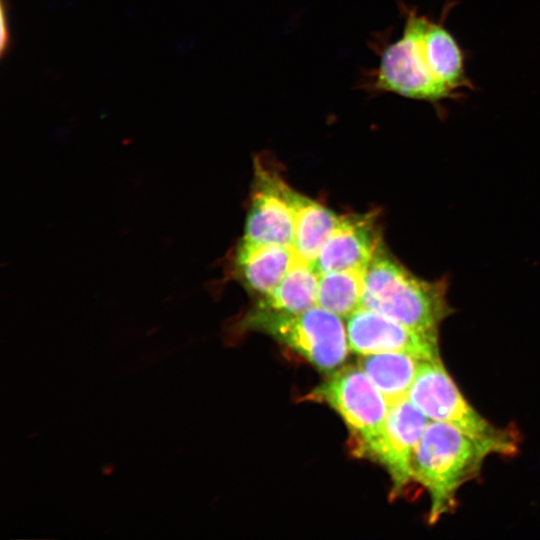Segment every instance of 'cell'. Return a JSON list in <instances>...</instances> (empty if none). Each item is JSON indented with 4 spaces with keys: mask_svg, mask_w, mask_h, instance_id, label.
<instances>
[{
    "mask_svg": "<svg viewBox=\"0 0 540 540\" xmlns=\"http://www.w3.org/2000/svg\"><path fill=\"white\" fill-rule=\"evenodd\" d=\"M452 5L448 3L435 20L401 3L402 34L380 50L379 63L365 81V89L424 101L439 111L445 101L462 99L473 90L464 51L445 26Z\"/></svg>",
    "mask_w": 540,
    "mask_h": 540,
    "instance_id": "cell-1",
    "label": "cell"
},
{
    "mask_svg": "<svg viewBox=\"0 0 540 540\" xmlns=\"http://www.w3.org/2000/svg\"><path fill=\"white\" fill-rule=\"evenodd\" d=\"M446 294L444 280L430 282L415 276L382 243L365 273L361 307L438 335L439 326L452 311Z\"/></svg>",
    "mask_w": 540,
    "mask_h": 540,
    "instance_id": "cell-2",
    "label": "cell"
},
{
    "mask_svg": "<svg viewBox=\"0 0 540 540\" xmlns=\"http://www.w3.org/2000/svg\"><path fill=\"white\" fill-rule=\"evenodd\" d=\"M490 454H496L490 445L457 427L429 421L415 449L412 470L414 480L429 493L430 524L456 507L459 488L478 475Z\"/></svg>",
    "mask_w": 540,
    "mask_h": 540,
    "instance_id": "cell-3",
    "label": "cell"
},
{
    "mask_svg": "<svg viewBox=\"0 0 540 540\" xmlns=\"http://www.w3.org/2000/svg\"><path fill=\"white\" fill-rule=\"evenodd\" d=\"M240 326L271 336L327 373L341 368L349 351L343 319L319 306L299 313L254 307Z\"/></svg>",
    "mask_w": 540,
    "mask_h": 540,
    "instance_id": "cell-4",
    "label": "cell"
},
{
    "mask_svg": "<svg viewBox=\"0 0 540 540\" xmlns=\"http://www.w3.org/2000/svg\"><path fill=\"white\" fill-rule=\"evenodd\" d=\"M407 398L429 420L457 427L490 445L496 454L512 455L517 451V435L482 417L466 401L440 358L422 361Z\"/></svg>",
    "mask_w": 540,
    "mask_h": 540,
    "instance_id": "cell-5",
    "label": "cell"
},
{
    "mask_svg": "<svg viewBox=\"0 0 540 540\" xmlns=\"http://www.w3.org/2000/svg\"><path fill=\"white\" fill-rule=\"evenodd\" d=\"M306 399L327 404L335 410L351 431L353 452L373 459L382 438L389 404L359 366L339 368Z\"/></svg>",
    "mask_w": 540,
    "mask_h": 540,
    "instance_id": "cell-6",
    "label": "cell"
},
{
    "mask_svg": "<svg viewBox=\"0 0 540 540\" xmlns=\"http://www.w3.org/2000/svg\"><path fill=\"white\" fill-rule=\"evenodd\" d=\"M255 164V178L241 241L293 247V197L296 190L259 160Z\"/></svg>",
    "mask_w": 540,
    "mask_h": 540,
    "instance_id": "cell-7",
    "label": "cell"
},
{
    "mask_svg": "<svg viewBox=\"0 0 540 540\" xmlns=\"http://www.w3.org/2000/svg\"><path fill=\"white\" fill-rule=\"evenodd\" d=\"M345 320L349 349L357 354L403 352L421 360L440 358L438 335L417 331L363 307Z\"/></svg>",
    "mask_w": 540,
    "mask_h": 540,
    "instance_id": "cell-8",
    "label": "cell"
},
{
    "mask_svg": "<svg viewBox=\"0 0 540 540\" xmlns=\"http://www.w3.org/2000/svg\"><path fill=\"white\" fill-rule=\"evenodd\" d=\"M428 423L427 416L408 398L389 405L382 438L373 459L390 475L393 499L414 480L412 460Z\"/></svg>",
    "mask_w": 540,
    "mask_h": 540,
    "instance_id": "cell-9",
    "label": "cell"
},
{
    "mask_svg": "<svg viewBox=\"0 0 540 540\" xmlns=\"http://www.w3.org/2000/svg\"><path fill=\"white\" fill-rule=\"evenodd\" d=\"M382 245L373 214L341 215L322 247L315 266L319 274L339 270H367Z\"/></svg>",
    "mask_w": 540,
    "mask_h": 540,
    "instance_id": "cell-10",
    "label": "cell"
},
{
    "mask_svg": "<svg viewBox=\"0 0 540 540\" xmlns=\"http://www.w3.org/2000/svg\"><path fill=\"white\" fill-rule=\"evenodd\" d=\"M296 254L292 246L240 241L236 269L246 287L259 297L270 293L284 278Z\"/></svg>",
    "mask_w": 540,
    "mask_h": 540,
    "instance_id": "cell-11",
    "label": "cell"
},
{
    "mask_svg": "<svg viewBox=\"0 0 540 540\" xmlns=\"http://www.w3.org/2000/svg\"><path fill=\"white\" fill-rule=\"evenodd\" d=\"M293 206L294 252L299 259L315 264L340 215L297 191L294 193Z\"/></svg>",
    "mask_w": 540,
    "mask_h": 540,
    "instance_id": "cell-12",
    "label": "cell"
},
{
    "mask_svg": "<svg viewBox=\"0 0 540 540\" xmlns=\"http://www.w3.org/2000/svg\"><path fill=\"white\" fill-rule=\"evenodd\" d=\"M422 361L408 353L384 352L362 355L358 366L391 405L407 398Z\"/></svg>",
    "mask_w": 540,
    "mask_h": 540,
    "instance_id": "cell-13",
    "label": "cell"
},
{
    "mask_svg": "<svg viewBox=\"0 0 540 540\" xmlns=\"http://www.w3.org/2000/svg\"><path fill=\"white\" fill-rule=\"evenodd\" d=\"M319 272L315 264L297 256L280 283L267 295L259 297L256 308L285 313H299L317 306Z\"/></svg>",
    "mask_w": 540,
    "mask_h": 540,
    "instance_id": "cell-14",
    "label": "cell"
},
{
    "mask_svg": "<svg viewBox=\"0 0 540 540\" xmlns=\"http://www.w3.org/2000/svg\"><path fill=\"white\" fill-rule=\"evenodd\" d=\"M366 270H339L319 276L317 306L346 319L361 308Z\"/></svg>",
    "mask_w": 540,
    "mask_h": 540,
    "instance_id": "cell-15",
    "label": "cell"
},
{
    "mask_svg": "<svg viewBox=\"0 0 540 540\" xmlns=\"http://www.w3.org/2000/svg\"><path fill=\"white\" fill-rule=\"evenodd\" d=\"M9 41V34H8V28H7V19H6V12L4 8V3H2L1 7V52L4 53L6 47L8 46Z\"/></svg>",
    "mask_w": 540,
    "mask_h": 540,
    "instance_id": "cell-16",
    "label": "cell"
}]
</instances>
